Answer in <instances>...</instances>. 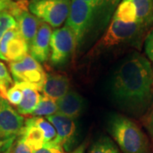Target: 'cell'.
<instances>
[{"label":"cell","mask_w":153,"mask_h":153,"mask_svg":"<svg viewBox=\"0 0 153 153\" xmlns=\"http://www.w3.org/2000/svg\"><path fill=\"white\" fill-rule=\"evenodd\" d=\"M142 123L143 125L146 128V131L149 134L150 138L152 140V142L153 144V105L147 112L144 115Z\"/></svg>","instance_id":"28"},{"label":"cell","mask_w":153,"mask_h":153,"mask_svg":"<svg viewBox=\"0 0 153 153\" xmlns=\"http://www.w3.org/2000/svg\"><path fill=\"white\" fill-rule=\"evenodd\" d=\"M115 18L126 23L137 22V10L133 0H122L115 11Z\"/></svg>","instance_id":"19"},{"label":"cell","mask_w":153,"mask_h":153,"mask_svg":"<svg viewBox=\"0 0 153 153\" xmlns=\"http://www.w3.org/2000/svg\"><path fill=\"white\" fill-rule=\"evenodd\" d=\"M8 10L16 19L20 34L30 45L38 32L40 21L30 12L28 2L27 0L14 1Z\"/></svg>","instance_id":"8"},{"label":"cell","mask_w":153,"mask_h":153,"mask_svg":"<svg viewBox=\"0 0 153 153\" xmlns=\"http://www.w3.org/2000/svg\"><path fill=\"white\" fill-rule=\"evenodd\" d=\"M6 100L10 103L17 106L18 105L22 102V91L20 88L17 86L14 82L13 86L9 88L6 94Z\"/></svg>","instance_id":"27"},{"label":"cell","mask_w":153,"mask_h":153,"mask_svg":"<svg viewBox=\"0 0 153 153\" xmlns=\"http://www.w3.org/2000/svg\"><path fill=\"white\" fill-rule=\"evenodd\" d=\"M108 129L123 153H151L147 136L130 118L112 115L108 121Z\"/></svg>","instance_id":"2"},{"label":"cell","mask_w":153,"mask_h":153,"mask_svg":"<svg viewBox=\"0 0 153 153\" xmlns=\"http://www.w3.org/2000/svg\"><path fill=\"white\" fill-rule=\"evenodd\" d=\"M137 10V22L146 32L153 26V0H133Z\"/></svg>","instance_id":"16"},{"label":"cell","mask_w":153,"mask_h":153,"mask_svg":"<svg viewBox=\"0 0 153 153\" xmlns=\"http://www.w3.org/2000/svg\"><path fill=\"white\" fill-rule=\"evenodd\" d=\"M10 70L14 82L22 81L31 83L42 91L46 79V73L44 69H28L25 67L21 60L10 63Z\"/></svg>","instance_id":"11"},{"label":"cell","mask_w":153,"mask_h":153,"mask_svg":"<svg viewBox=\"0 0 153 153\" xmlns=\"http://www.w3.org/2000/svg\"><path fill=\"white\" fill-rule=\"evenodd\" d=\"M54 126L57 134L56 146L71 152L74 147L77 138V126L75 119L56 113L46 117Z\"/></svg>","instance_id":"9"},{"label":"cell","mask_w":153,"mask_h":153,"mask_svg":"<svg viewBox=\"0 0 153 153\" xmlns=\"http://www.w3.org/2000/svg\"><path fill=\"white\" fill-rule=\"evenodd\" d=\"M14 82L22 91V102L16 106V111L22 116L32 115L41 98L38 89L36 86L27 82L17 81Z\"/></svg>","instance_id":"14"},{"label":"cell","mask_w":153,"mask_h":153,"mask_svg":"<svg viewBox=\"0 0 153 153\" xmlns=\"http://www.w3.org/2000/svg\"><path fill=\"white\" fill-rule=\"evenodd\" d=\"M71 0H30L28 8L40 22L59 27L67 20Z\"/></svg>","instance_id":"4"},{"label":"cell","mask_w":153,"mask_h":153,"mask_svg":"<svg viewBox=\"0 0 153 153\" xmlns=\"http://www.w3.org/2000/svg\"><path fill=\"white\" fill-rule=\"evenodd\" d=\"M57 113L76 120L83 111L84 100L77 92L70 90L62 98L57 100Z\"/></svg>","instance_id":"13"},{"label":"cell","mask_w":153,"mask_h":153,"mask_svg":"<svg viewBox=\"0 0 153 153\" xmlns=\"http://www.w3.org/2000/svg\"><path fill=\"white\" fill-rule=\"evenodd\" d=\"M27 120L33 124L38 127L43 131L44 134V140H45V146H56V141H57L56 130L54 126L49 121L40 117H32L27 118Z\"/></svg>","instance_id":"18"},{"label":"cell","mask_w":153,"mask_h":153,"mask_svg":"<svg viewBox=\"0 0 153 153\" xmlns=\"http://www.w3.org/2000/svg\"><path fill=\"white\" fill-rule=\"evenodd\" d=\"M76 49L75 35L67 26L55 30L50 40V63L55 66L66 64Z\"/></svg>","instance_id":"6"},{"label":"cell","mask_w":153,"mask_h":153,"mask_svg":"<svg viewBox=\"0 0 153 153\" xmlns=\"http://www.w3.org/2000/svg\"><path fill=\"white\" fill-rule=\"evenodd\" d=\"M13 4V0H0V12L9 10Z\"/></svg>","instance_id":"31"},{"label":"cell","mask_w":153,"mask_h":153,"mask_svg":"<svg viewBox=\"0 0 153 153\" xmlns=\"http://www.w3.org/2000/svg\"><path fill=\"white\" fill-rule=\"evenodd\" d=\"M111 92L127 112L144 117L153 105V71L147 57L138 52L127 56L112 76Z\"/></svg>","instance_id":"1"},{"label":"cell","mask_w":153,"mask_h":153,"mask_svg":"<svg viewBox=\"0 0 153 153\" xmlns=\"http://www.w3.org/2000/svg\"><path fill=\"white\" fill-rule=\"evenodd\" d=\"M69 78L60 73H48L43 87L44 95L48 96L55 100H59L71 89Z\"/></svg>","instance_id":"12"},{"label":"cell","mask_w":153,"mask_h":153,"mask_svg":"<svg viewBox=\"0 0 153 153\" xmlns=\"http://www.w3.org/2000/svg\"><path fill=\"white\" fill-rule=\"evenodd\" d=\"M25 119L0 94V152L14 147Z\"/></svg>","instance_id":"3"},{"label":"cell","mask_w":153,"mask_h":153,"mask_svg":"<svg viewBox=\"0 0 153 153\" xmlns=\"http://www.w3.org/2000/svg\"><path fill=\"white\" fill-rule=\"evenodd\" d=\"M88 153H120V152L109 137L103 136L91 146Z\"/></svg>","instance_id":"21"},{"label":"cell","mask_w":153,"mask_h":153,"mask_svg":"<svg viewBox=\"0 0 153 153\" xmlns=\"http://www.w3.org/2000/svg\"><path fill=\"white\" fill-rule=\"evenodd\" d=\"M29 44L22 38L20 32L16 37L11 39L7 47V60L8 61H18L22 60L23 57L28 55Z\"/></svg>","instance_id":"17"},{"label":"cell","mask_w":153,"mask_h":153,"mask_svg":"<svg viewBox=\"0 0 153 153\" xmlns=\"http://www.w3.org/2000/svg\"><path fill=\"white\" fill-rule=\"evenodd\" d=\"M145 31L138 22L126 23L113 16L109 27L100 40V46L110 48L129 43L143 35Z\"/></svg>","instance_id":"7"},{"label":"cell","mask_w":153,"mask_h":153,"mask_svg":"<svg viewBox=\"0 0 153 153\" xmlns=\"http://www.w3.org/2000/svg\"><path fill=\"white\" fill-rule=\"evenodd\" d=\"M13 148H10V149H9V150H6V151H3V152H0V153H13Z\"/></svg>","instance_id":"32"},{"label":"cell","mask_w":153,"mask_h":153,"mask_svg":"<svg viewBox=\"0 0 153 153\" xmlns=\"http://www.w3.org/2000/svg\"><path fill=\"white\" fill-rule=\"evenodd\" d=\"M13 153H33V152L20 137H18L14 146Z\"/></svg>","instance_id":"30"},{"label":"cell","mask_w":153,"mask_h":153,"mask_svg":"<svg viewBox=\"0 0 153 153\" xmlns=\"http://www.w3.org/2000/svg\"><path fill=\"white\" fill-rule=\"evenodd\" d=\"M85 149H86V144H82L71 152H66L65 150L57 146H44L40 149L33 151V153H84Z\"/></svg>","instance_id":"26"},{"label":"cell","mask_w":153,"mask_h":153,"mask_svg":"<svg viewBox=\"0 0 153 153\" xmlns=\"http://www.w3.org/2000/svg\"><path fill=\"white\" fill-rule=\"evenodd\" d=\"M58 112L57 101L45 95H41L36 109L34 110L32 116L33 117H49Z\"/></svg>","instance_id":"20"},{"label":"cell","mask_w":153,"mask_h":153,"mask_svg":"<svg viewBox=\"0 0 153 153\" xmlns=\"http://www.w3.org/2000/svg\"><path fill=\"white\" fill-rule=\"evenodd\" d=\"M14 80L11 77L10 71L6 66L0 61V94L6 98V94L9 88L13 86Z\"/></svg>","instance_id":"23"},{"label":"cell","mask_w":153,"mask_h":153,"mask_svg":"<svg viewBox=\"0 0 153 153\" xmlns=\"http://www.w3.org/2000/svg\"><path fill=\"white\" fill-rule=\"evenodd\" d=\"M17 1H18V0H17Z\"/></svg>","instance_id":"33"},{"label":"cell","mask_w":153,"mask_h":153,"mask_svg":"<svg viewBox=\"0 0 153 153\" xmlns=\"http://www.w3.org/2000/svg\"><path fill=\"white\" fill-rule=\"evenodd\" d=\"M90 4L95 9L97 15L105 14L109 16V14L114 10L117 4H120L122 0H83Z\"/></svg>","instance_id":"22"},{"label":"cell","mask_w":153,"mask_h":153,"mask_svg":"<svg viewBox=\"0 0 153 153\" xmlns=\"http://www.w3.org/2000/svg\"><path fill=\"white\" fill-rule=\"evenodd\" d=\"M51 27L40 22L38 32L29 45V53L38 62H45L50 55Z\"/></svg>","instance_id":"10"},{"label":"cell","mask_w":153,"mask_h":153,"mask_svg":"<svg viewBox=\"0 0 153 153\" xmlns=\"http://www.w3.org/2000/svg\"><path fill=\"white\" fill-rule=\"evenodd\" d=\"M19 33V30L17 28H14L9 30L8 32L4 33V35L0 39V60L8 61L7 60V47L8 44L14 37H16L17 34Z\"/></svg>","instance_id":"25"},{"label":"cell","mask_w":153,"mask_h":153,"mask_svg":"<svg viewBox=\"0 0 153 153\" xmlns=\"http://www.w3.org/2000/svg\"><path fill=\"white\" fill-rule=\"evenodd\" d=\"M20 138L33 151H36L45 146V140L43 131L27 119L22 128Z\"/></svg>","instance_id":"15"},{"label":"cell","mask_w":153,"mask_h":153,"mask_svg":"<svg viewBox=\"0 0 153 153\" xmlns=\"http://www.w3.org/2000/svg\"><path fill=\"white\" fill-rule=\"evenodd\" d=\"M145 52L146 54V57L150 60L153 71V29L152 32L148 34V36L145 40Z\"/></svg>","instance_id":"29"},{"label":"cell","mask_w":153,"mask_h":153,"mask_svg":"<svg viewBox=\"0 0 153 153\" xmlns=\"http://www.w3.org/2000/svg\"><path fill=\"white\" fill-rule=\"evenodd\" d=\"M17 28L16 19L8 10L0 12V39L9 30Z\"/></svg>","instance_id":"24"},{"label":"cell","mask_w":153,"mask_h":153,"mask_svg":"<svg viewBox=\"0 0 153 153\" xmlns=\"http://www.w3.org/2000/svg\"><path fill=\"white\" fill-rule=\"evenodd\" d=\"M96 16V10L90 4L83 0H71L66 25L75 35L76 49L81 46Z\"/></svg>","instance_id":"5"}]
</instances>
